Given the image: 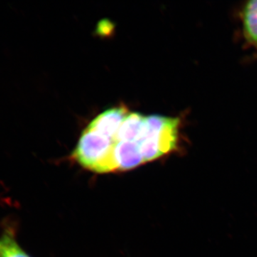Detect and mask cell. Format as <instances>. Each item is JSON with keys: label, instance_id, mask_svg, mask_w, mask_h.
Masks as SVG:
<instances>
[{"label": "cell", "instance_id": "3957f363", "mask_svg": "<svg viewBox=\"0 0 257 257\" xmlns=\"http://www.w3.org/2000/svg\"><path fill=\"white\" fill-rule=\"evenodd\" d=\"M128 114L126 107L111 108L98 115L88 125L87 128L97 132L113 141L120 126Z\"/></svg>", "mask_w": 257, "mask_h": 257}, {"label": "cell", "instance_id": "5b68a950", "mask_svg": "<svg viewBox=\"0 0 257 257\" xmlns=\"http://www.w3.org/2000/svg\"><path fill=\"white\" fill-rule=\"evenodd\" d=\"M145 117L140 113H130L120 126L113 142L138 143L143 133Z\"/></svg>", "mask_w": 257, "mask_h": 257}, {"label": "cell", "instance_id": "7a4b0ae2", "mask_svg": "<svg viewBox=\"0 0 257 257\" xmlns=\"http://www.w3.org/2000/svg\"><path fill=\"white\" fill-rule=\"evenodd\" d=\"M114 142L90 128H86L73 153L74 160L83 167L96 172H114Z\"/></svg>", "mask_w": 257, "mask_h": 257}, {"label": "cell", "instance_id": "8992f818", "mask_svg": "<svg viewBox=\"0 0 257 257\" xmlns=\"http://www.w3.org/2000/svg\"><path fill=\"white\" fill-rule=\"evenodd\" d=\"M0 257H30L19 245L12 228H5L0 236Z\"/></svg>", "mask_w": 257, "mask_h": 257}, {"label": "cell", "instance_id": "277c9868", "mask_svg": "<svg viewBox=\"0 0 257 257\" xmlns=\"http://www.w3.org/2000/svg\"><path fill=\"white\" fill-rule=\"evenodd\" d=\"M112 153L116 170H131L145 162L138 143L114 142Z\"/></svg>", "mask_w": 257, "mask_h": 257}, {"label": "cell", "instance_id": "6da1fadb", "mask_svg": "<svg viewBox=\"0 0 257 257\" xmlns=\"http://www.w3.org/2000/svg\"><path fill=\"white\" fill-rule=\"evenodd\" d=\"M179 127L178 118L161 115L145 117L143 134L138 142L145 162L177 150Z\"/></svg>", "mask_w": 257, "mask_h": 257}, {"label": "cell", "instance_id": "52a82bcc", "mask_svg": "<svg viewBox=\"0 0 257 257\" xmlns=\"http://www.w3.org/2000/svg\"><path fill=\"white\" fill-rule=\"evenodd\" d=\"M243 28L250 41L257 43V0L248 2L243 13Z\"/></svg>", "mask_w": 257, "mask_h": 257}]
</instances>
